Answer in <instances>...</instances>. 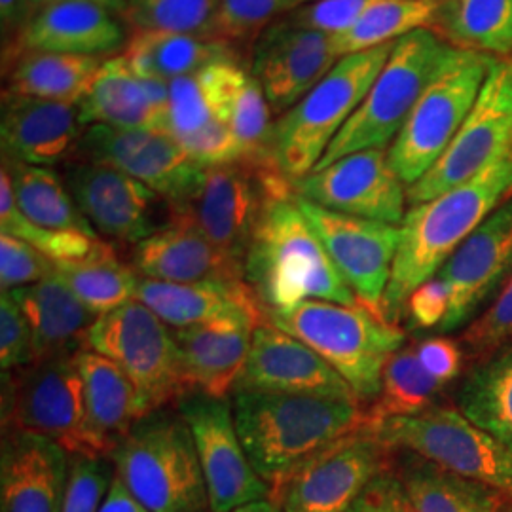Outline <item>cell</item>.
Instances as JSON below:
<instances>
[{"instance_id":"6","label":"cell","mask_w":512,"mask_h":512,"mask_svg":"<svg viewBox=\"0 0 512 512\" xmlns=\"http://www.w3.org/2000/svg\"><path fill=\"white\" fill-rule=\"evenodd\" d=\"M393 46L395 42L342 57L293 109L275 120V165L291 183L310 175L321 162L363 103Z\"/></svg>"},{"instance_id":"16","label":"cell","mask_w":512,"mask_h":512,"mask_svg":"<svg viewBox=\"0 0 512 512\" xmlns=\"http://www.w3.org/2000/svg\"><path fill=\"white\" fill-rule=\"evenodd\" d=\"M177 412L192 431L211 512H230L272 497L243 448L228 399L190 391L179 399Z\"/></svg>"},{"instance_id":"35","label":"cell","mask_w":512,"mask_h":512,"mask_svg":"<svg viewBox=\"0 0 512 512\" xmlns=\"http://www.w3.org/2000/svg\"><path fill=\"white\" fill-rule=\"evenodd\" d=\"M103 67L93 55L23 52L8 65V92L78 105Z\"/></svg>"},{"instance_id":"58","label":"cell","mask_w":512,"mask_h":512,"mask_svg":"<svg viewBox=\"0 0 512 512\" xmlns=\"http://www.w3.org/2000/svg\"><path fill=\"white\" fill-rule=\"evenodd\" d=\"M230 512H283L281 507L275 503L274 499H260L255 503H249V505H243L238 507L234 511Z\"/></svg>"},{"instance_id":"29","label":"cell","mask_w":512,"mask_h":512,"mask_svg":"<svg viewBox=\"0 0 512 512\" xmlns=\"http://www.w3.org/2000/svg\"><path fill=\"white\" fill-rule=\"evenodd\" d=\"M10 294L31 327L33 363L76 355L86 349V338L97 315L55 272Z\"/></svg>"},{"instance_id":"40","label":"cell","mask_w":512,"mask_h":512,"mask_svg":"<svg viewBox=\"0 0 512 512\" xmlns=\"http://www.w3.org/2000/svg\"><path fill=\"white\" fill-rule=\"evenodd\" d=\"M439 6L440 0H378L349 31L334 37L336 55L342 59L393 44L414 31L431 29Z\"/></svg>"},{"instance_id":"47","label":"cell","mask_w":512,"mask_h":512,"mask_svg":"<svg viewBox=\"0 0 512 512\" xmlns=\"http://www.w3.org/2000/svg\"><path fill=\"white\" fill-rule=\"evenodd\" d=\"M55 272V262L21 239L0 234V289L10 293Z\"/></svg>"},{"instance_id":"31","label":"cell","mask_w":512,"mask_h":512,"mask_svg":"<svg viewBox=\"0 0 512 512\" xmlns=\"http://www.w3.org/2000/svg\"><path fill=\"white\" fill-rule=\"evenodd\" d=\"M124 55L135 73L165 82L217 63H239L236 42L179 31H135Z\"/></svg>"},{"instance_id":"20","label":"cell","mask_w":512,"mask_h":512,"mask_svg":"<svg viewBox=\"0 0 512 512\" xmlns=\"http://www.w3.org/2000/svg\"><path fill=\"white\" fill-rule=\"evenodd\" d=\"M338 61L334 37L285 16L255 38L249 73L279 118L310 93Z\"/></svg>"},{"instance_id":"14","label":"cell","mask_w":512,"mask_h":512,"mask_svg":"<svg viewBox=\"0 0 512 512\" xmlns=\"http://www.w3.org/2000/svg\"><path fill=\"white\" fill-rule=\"evenodd\" d=\"M389 452L366 425L306 459L274 501L283 512H348L366 486L387 471Z\"/></svg>"},{"instance_id":"51","label":"cell","mask_w":512,"mask_h":512,"mask_svg":"<svg viewBox=\"0 0 512 512\" xmlns=\"http://www.w3.org/2000/svg\"><path fill=\"white\" fill-rule=\"evenodd\" d=\"M512 342V275L494 304L467 330V344L476 353L503 348Z\"/></svg>"},{"instance_id":"17","label":"cell","mask_w":512,"mask_h":512,"mask_svg":"<svg viewBox=\"0 0 512 512\" xmlns=\"http://www.w3.org/2000/svg\"><path fill=\"white\" fill-rule=\"evenodd\" d=\"M73 158L116 167L147 184L171 207L183 205L198 190L205 173V167L194 162L177 139L160 129L90 126L84 129Z\"/></svg>"},{"instance_id":"4","label":"cell","mask_w":512,"mask_h":512,"mask_svg":"<svg viewBox=\"0 0 512 512\" xmlns=\"http://www.w3.org/2000/svg\"><path fill=\"white\" fill-rule=\"evenodd\" d=\"M266 321L319 353L359 401H376L385 365L406 340L403 329L363 304L304 300L266 311Z\"/></svg>"},{"instance_id":"28","label":"cell","mask_w":512,"mask_h":512,"mask_svg":"<svg viewBox=\"0 0 512 512\" xmlns=\"http://www.w3.org/2000/svg\"><path fill=\"white\" fill-rule=\"evenodd\" d=\"M131 264L141 277L167 283L245 279L241 260L222 253L194 224L179 217L139 241L133 247Z\"/></svg>"},{"instance_id":"34","label":"cell","mask_w":512,"mask_h":512,"mask_svg":"<svg viewBox=\"0 0 512 512\" xmlns=\"http://www.w3.org/2000/svg\"><path fill=\"white\" fill-rule=\"evenodd\" d=\"M247 73L239 63H217L171 80L165 133L181 141L213 120L226 122L228 103Z\"/></svg>"},{"instance_id":"10","label":"cell","mask_w":512,"mask_h":512,"mask_svg":"<svg viewBox=\"0 0 512 512\" xmlns=\"http://www.w3.org/2000/svg\"><path fill=\"white\" fill-rule=\"evenodd\" d=\"M86 349L126 372L145 416L179 403L190 393L175 330L139 300L97 317L88 332Z\"/></svg>"},{"instance_id":"45","label":"cell","mask_w":512,"mask_h":512,"mask_svg":"<svg viewBox=\"0 0 512 512\" xmlns=\"http://www.w3.org/2000/svg\"><path fill=\"white\" fill-rule=\"evenodd\" d=\"M315 0H222L213 35L243 42L256 38L262 29Z\"/></svg>"},{"instance_id":"1","label":"cell","mask_w":512,"mask_h":512,"mask_svg":"<svg viewBox=\"0 0 512 512\" xmlns=\"http://www.w3.org/2000/svg\"><path fill=\"white\" fill-rule=\"evenodd\" d=\"M239 439L275 499L294 471L319 450L372 425L357 399L234 391Z\"/></svg>"},{"instance_id":"27","label":"cell","mask_w":512,"mask_h":512,"mask_svg":"<svg viewBox=\"0 0 512 512\" xmlns=\"http://www.w3.org/2000/svg\"><path fill=\"white\" fill-rule=\"evenodd\" d=\"M122 44L128 42L118 14L93 2H55L37 10L25 23L4 65L23 52L103 57L120 50Z\"/></svg>"},{"instance_id":"18","label":"cell","mask_w":512,"mask_h":512,"mask_svg":"<svg viewBox=\"0 0 512 512\" xmlns=\"http://www.w3.org/2000/svg\"><path fill=\"white\" fill-rule=\"evenodd\" d=\"M296 202L357 300L382 315L385 289L403 236L401 224L334 213L298 196Z\"/></svg>"},{"instance_id":"37","label":"cell","mask_w":512,"mask_h":512,"mask_svg":"<svg viewBox=\"0 0 512 512\" xmlns=\"http://www.w3.org/2000/svg\"><path fill=\"white\" fill-rule=\"evenodd\" d=\"M431 31L454 48L511 57L512 0H440Z\"/></svg>"},{"instance_id":"39","label":"cell","mask_w":512,"mask_h":512,"mask_svg":"<svg viewBox=\"0 0 512 512\" xmlns=\"http://www.w3.org/2000/svg\"><path fill=\"white\" fill-rule=\"evenodd\" d=\"M458 406L467 420L512 450V342L467 376Z\"/></svg>"},{"instance_id":"5","label":"cell","mask_w":512,"mask_h":512,"mask_svg":"<svg viewBox=\"0 0 512 512\" xmlns=\"http://www.w3.org/2000/svg\"><path fill=\"white\" fill-rule=\"evenodd\" d=\"M114 475L150 512H211L202 463L179 412H152L112 452Z\"/></svg>"},{"instance_id":"7","label":"cell","mask_w":512,"mask_h":512,"mask_svg":"<svg viewBox=\"0 0 512 512\" xmlns=\"http://www.w3.org/2000/svg\"><path fill=\"white\" fill-rule=\"evenodd\" d=\"M452 48L431 29H420L397 40L363 103L330 143L315 169L353 152L391 147Z\"/></svg>"},{"instance_id":"52","label":"cell","mask_w":512,"mask_h":512,"mask_svg":"<svg viewBox=\"0 0 512 512\" xmlns=\"http://www.w3.org/2000/svg\"><path fill=\"white\" fill-rule=\"evenodd\" d=\"M450 306V289L439 274L427 279L406 302L410 329L439 330Z\"/></svg>"},{"instance_id":"44","label":"cell","mask_w":512,"mask_h":512,"mask_svg":"<svg viewBox=\"0 0 512 512\" xmlns=\"http://www.w3.org/2000/svg\"><path fill=\"white\" fill-rule=\"evenodd\" d=\"M222 0H128L135 31H179L213 35Z\"/></svg>"},{"instance_id":"12","label":"cell","mask_w":512,"mask_h":512,"mask_svg":"<svg viewBox=\"0 0 512 512\" xmlns=\"http://www.w3.org/2000/svg\"><path fill=\"white\" fill-rule=\"evenodd\" d=\"M293 183L279 169H258L245 162L205 167L198 190L173 209L188 220L222 253L245 264V255L270 196ZM171 217V219H173Z\"/></svg>"},{"instance_id":"48","label":"cell","mask_w":512,"mask_h":512,"mask_svg":"<svg viewBox=\"0 0 512 512\" xmlns=\"http://www.w3.org/2000/svg\"><path fill=\"white\" fill-rule=\"evenodd\" d=\"M33 363L31 327L10 293L0 294V366L12 372Z\"/></svg>"},{"instance_id":"8","label":"cell","mask_w":512,"mask_h":512,"mask_svg":"<svg viewBox=\"0 0 512 512\" xmlns=\"http://www.w3.org/2000/svg\"><path fill=\"white\" fill-rule=\"evenodd\" d=\"M2 427L54 440L71 456L110 459L93 431L76 355L2 372Z\"/></svg>"},{"instance_id":"55","label":"cell","mask_w":512,"mask_h":512,"mask_svg":"<svg viewBox=\"0 0 512 512\" xmlns=\"http://www.w3.org/2000/svg\"><path fill=\"white\" fill-rule=\"evenodd\" d=\"M31 18L27 0H0V27H2V57L10 54L18 42L25 23Z\"/></svg>"},{"instance_id":"36","label":"cell","mask_w":512,"mask_h":512,"mask_svg":"<svg viewBox=\"0 0 512 512\" xmlns=\"http://www.w3.org/2000/svg\"><path fill=\"white\" fill-rule=\"evenodd\" d=\"M55 274L97 317L135 300L141 279L133 264L124 262L114 245L103 239H97L82 258L55 262Z\"/></svg>"},{"instance_id":"46","label":"cell","mask_w":512,"mask_h":512,"mask_svg":"<svg viewBox=\"0 0 512 512\" xmlns=\"http://www.w3.org/2000/svg\"><path fill=\"white\" fill-rule=\"evenodd\" d=\"M114 475L103 458L71 456L67 494L61 512H99Z\"/></svg>"},{"instance_id":"15","label":"cell","mask_w":512,"mask_h":512,"mask_svg":"<svg viewBox=\"0 0 512 512\" xmlns=\"http://www.w3.org/2000/svg\"><path fill=\"white\" fill-rule=\"evenodd\" d=\"M63 179L97 236L110 243L150 238L171 222V203L128 173L90 160H69Z\"/></svg>"},{"instance_id":"11","label":"cell","mask_w":512,"mask_h":512,"mask_svg":"<svg viewBox=\"0 0 512 512\" xmlns=\"http://www.w3.org/2000/svg\"><path fill=\"white\" fill-rule=\"evenodd\" d=\"M389 450H406L450 473L490 486L512 501V450L452 408L372 425Z\"/></svg>"},{"instance_id":"26","label":"cell","mask_w":512,"mask_h":512,"mask_svg":"<svg viewBox=\"0 0 512 512\" xmlns=\"http://www.w3.org/2000/svg\"><path fill=\"white\" fill-rule=\"evenodd\" d=\"M169 82L135 73L124 54L112 55L78 103L80 124L118 129L165 131Z\"/></svg>"},{"instance_id":"13","label":"cell","mask_w":512,"mask_h":512,"mask_svg":"<svg viewBox=\"0 0 512 512\" xmlns=\"http://www.w3.org/2000/svg\"><path fill=\"white\" fill-rule=\"evenodd\" d=\"M512 147V59H494L475 105L458 135L420 181L408 186V202H429L471 181Z\"/></svg>"},{"instance_id":"2","label":"cell","mask_w":512,"mask_h":512,"mask_svg":"<svg viewBox=\"0 0 512 512\" xmlns=\"http://www.w3.org/2000/svg\"><path fill=\"white\" fill-rule=\"evenodd\" d=\"M512 198V147L471 181L406 211L382 315L397 325L412 293L439 274L459 245Z\"/></svg>"},{"instance_id":"30","label":"cell","mask_w":512,"mask_h":512,"mask_svg":"<svg viewBox=\"0 0 512 512\" xmlns=\"http://www.w3.org/2000/svg\"><path fill=\"white\" fill-rule=\"evenodd\" d=\"M173 330L188 389L228 399L247 363L255 329L217 321Z\"/></svg>"},{"instance_id":"23","label":"cell","mask_w":512,"mask_h":512,"mask_svg":"<svg viewBox=\"0 0 512 512\" xmlns=\"http://www.w3.org/2000/svg\"><path fill=\"white\" fill-rule=\"evenodd\" d=\"M71 454L48 437L8 429L0 448V512H61Z\"/></svg>"},{"instance_id":"57","label":"cell","mask_w":512,"mask_h":512,"mask_svg":"<svg viewBox=\"0 0 512 512\" xmlns=\"http://www.w3.org/2000/svg\"><path fill=\"white\" fill-rule=\"evenodd\" d=\"M55 2H93V4H99V6L107 8L110 12L118 14V16H126V10H128V0H27V6H29V12L33 16L40 8L50 6V4H55Z\"/></svg>"},{"instance_id":"49","label":"cell","mask_w":512,"mask_h":512,"mask_svg":"<svg viewBox=\"0 0 512 512\" xmlns=\"http://www.w3.org/2000/svg\"><path fill=\"white\" fill-rule=\"evenodd\" d=\"M378 0H315L289 14L294 23L338 37L349 31Z\"/></svg>"},{"instance_id":"43","label":"cell","mask_w":512,"mask_h":512,"mask_svg":"<svg viewBox=\"0 0 512 512\" xmlns=\"http://www.w3.org/2000/svg\"><path fill=\"white\" fill-rule=\"evenodd\" d=\"M0 234H8L35 247L54 262H67L88 255L97 239L78 232H63L38 226L27 219L14 198L8 171H0Z\"/></svg>"},{"instance_id":"50","label":"cell","mask_w":512,"mask_h":512,"mask_svg":"<svg viewBox=\"0 0 512 512\" xmlns=\"http://www.w3.org/2000/svg\"><path fill=\"white\" fill-rule=\"evenodd\" d=\"M179 143L188 152V156L203 167L243 162V148L224 120L209 122Z\"/></svg>"},{"instance_id":"38","label":"cell","mask_w":512,"mask_h":512,"mask_svg":"<svg viewBox=\"0 0 512 512\" xmlns=\"http://www.w3.org/2000/svg\"><path fill=\"white\" fill-rule=\"evenodd\" d=\"M10 175L14 198L21 213L38 226L63 232H78L99 238L82 215L63 175L42 165L2 162Z\"/></svg>"},{"instance_id":"41","label":"cell","mask_w":512,"mask_h":512,"mask_svg":"<svg viewBox=\"0 0 512 512\" xmlns=\"http://www.w3.org/2000/svg\"><path fill=\"white\" fill-rule=\"evenodd\" d=\"M442 385L423 368L416 348H401L385 365L382 389L368 410L372 425L389 418L418 416L433 408Z\"/></svg>"},{"instance_id":"59","label":"cell","mask_w":512,"mask_h":512,"mask_svg":"<svg viewBox=\"0 0 512 512\" xmlns=\"http://www.w3.org/2000/svg\"><path fill=\"white\" fill-rule=\"evenodd\" d=\"M499 512H512V505H509V503H507V505H505V507H503V509H501V511Z\"/></svg>"},{"instance_id":"56","label":"cell","mask_w":512,"mask_h":512,"mask_svg":"<svg viewBox=\"0 0 512 512\" xmlns=\"http://www.w3.org/2000/svg\"><path fill=\"white\" fill-rule=\"evenodd\" d=\"M99 512H150L147 507L129 492L126 484L114 475L109 494L105 497Z\"/></svg>"},{"instance_id":"9","label":"cell","mask_w":512,"mask_h":512,"mask_svg":"<svg viewBox=\"0 0 512 512\" xmlns=\"http://www.w3.org/2000/svg\"><path fill=\"white\" fill-rule=\"evenodd\" d=\"M495 57L452 48L387 148L393 171L406 186L418 183L450 147L475 105Z\"/></svg>"},{"instance_id":"22","label":"cell","mask_w":512,"mask_h":512,"mask_svg":"<svg viewBox=\"0 0 512 512\" xmlns=\"http://www.w3.org/2000/svg\"><path fill=\"white\" fill-rule=\"evenodd\" d=\"M234 391L357 399L351 385L319 353L268 321L253 332L249 357Z\"/></svg>"},{"instance_id":"25","label":"cell","mask_w":512,"mask_h":512,"mask_svg":"<svg viewBox=\"0 0 512 512\" xmlns=\"http://www.w3.org/2000/svg\"><path fill=\"white\" fill-rule=\"evenodd\" d=\"M135 300L154 311L171 329L217 321L256 329L266 323V310L245 279L167 283L141 277Z\"/></svg>"},{"instance_id":"21","label":"cell","mask_w":512,"mask_h":512,"mask_svg":"<svg viewBox=\"0 0 512 512\" xmlns=\"http://www.w3.org/2000/svg\"><path fill=\"white\" fill-rule=\"evenodd\" d=\"M439 275L450 289L448 313L439 332L469 325L480 308L512 275V198L499 205L446 260Z\"/></svg>"},{"instance_id":"3","label":"cell","mask_w":512,"mask_h":512,"mask_svg":"<svg viewBox=\"0 0 512 512\" xmlns=\"http://www.w3.org/2000/svg\"><path fill=\"white\" fill-rule=\"evenodd\" d=\"M245 281L266 311L304 300L361 304L300 211L296 194L268 198L245 255Z\"/></svg>"},{"instance_id":"24","label":"cell","mask_w":512,"mask_h":512,"mask_svg":"<svg viewBox=\"0 0 512 512\" xmlns=\"http://www.w3.org/2000/svg\"><path fill=\"white\" fill-rule=\"evenodd\" d=\"M78 105L46 101L4 90L0 109L2 162L67 164L82 139Z\"/></svg>"},{"instance_id":"53","label":"cell","mask_w":512,"mask_h":512,"mask_svg":"<svg viewBox=\"0 0 512 512\" xmlns=\"http://www.w3.org/2000/svg\"><path fill=\"white\" fill-rule=\"evenodd\" d=\"M348 512H412L408 495L395 471L376 476Z\"/></svg>"},{"instance_id":"19","label":"cell","mask_w":512,"mask_h":512,"mask_svg":"<svg viewBox=\"0 0 512 512\" xmlns=\"http://www.w3.org/2000/svg\"><path fill=\"white\" fill-rule=\"evenodd\" d=\"M298 198L361 219L403 224L408 186L393 171L385 148H368L313 169L294 183Z\"/></svg>"},{"instance_id":"42","label":"cell","mask_w":512,"mask_h":512,"mask_svg":"<svg viewBox=\"0 0 512 512\" xmlns=\"http://www.w3.org/2000/svg\"><path fill=\"white\" fill-rule=\"evenodd\" d=\"M274 116L255 76L245 74L226 109V122L243 148L245 164L258 169H279L274 158Z\"/></svg>"},{"instance_id":"33","label":"cell","mask_w":512,"mask_h":512,"mask_svg":"<svg viewBox=\"0 0 512 512\" xmlns=\"http://www.w3.org/2000/svg\"><path fill=\"white\" fill-rule=\"evenodd\" d=\"M76 366L86 387L93 431L112 456L129 429L145 418L137 391L120 366L92 349L76 353Z\"/></svg>"},{"instance_id":"32","label":"cell","mask_w":512,"mask_h":512,"mask_svg":"<svg viewBox=\"0 0 512 512\" xmlns=\"http://www.w3.org/2000/svg\"><path fill=\"white\" fill-rule=\"evenodd\" d=\"M397 471L412 512H499L509 499L494 488L450 473L418 454L397 450Z\"/></svg>"},{"instance_id":"54","label":"cell","mask_w":512,"mask_h":512,"mask_svg":"<svg viewBox=\"0 0 512 512\" xmlns=\"http://www.w3.org/2000/svg\"><path fill=\"white\" fill-rule=\"evenodd\" d=\"M416 353L423 368L439 382L448 384L461 370V349L446 336H433L416 346Z\"/></svg>"}]
</instances>
